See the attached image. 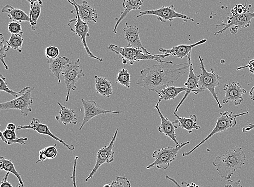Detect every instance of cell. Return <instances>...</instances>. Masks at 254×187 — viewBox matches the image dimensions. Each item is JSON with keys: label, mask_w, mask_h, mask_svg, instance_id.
I'll list each match as a JSON object with an SVG mask.
<instances>
[{"label": "cell", "mask_w": 254, "mask_h": 187, "mask_svg": "<svg viewBox=\"0 0 254 187\" xmlns=\"http://www.w3.org/2000/svg\"><path fill=\"white\" fill-rule=\"evenodd\" d=\"M188 62L175 64L162 61L157 65L141 71L137 85L149 91L160 92L165 87L172 86L181 76L189 71Z\"/></svg>", "instance_id": "6da1fadb"}, {"label": "cell", "mask_w": 254, "mask_h": 187, "mask_svg": "<svg viewBox=\"0 0 254 187\" xmlns=\"http://www.w3.org/2000/svg\"><path fill=\"white\" fill-rule=\"evenodd\" d=\"M246 155L241 148L229 149L222 156H217L213 162L218 174L229 180L234 173L245 165Z\"/></svg>", "instance_id": "7a4b0ae2"}, {"label": "cell", "mask_w": 254, "mask_h": 187, "mask_svg": "<svg viewBox=\"0 0 254 187\" xmlns=\"http://www.w3.org/2000/svg\"><path fill=\"white\" fill-rule=\"evenodd\" d=\"M108 49L120 56L122 59L123 65H127L128 62L130 63L131 65H133L135 62H138L142 60H155L158 62H160L162 60V58H165L170 56L167 55H149L141 50L136 48L129 47L118 46L113 44H109Z\"/></svg>", "instance_id": "3957f363"}, {"label": "cell", "mask_w": 254, "mask_h": 187, "mask_svg": "<svg viewBox=\"0 0 254 187\" xmlns=\"http://www.w3.org/2000/svg\"><path fill=\"white\" fill-rule=\"evenodd\" d=\"M248 114H249V112L238 114H234L233 112L229 113L227 112V111H226V112H221L220 113V116L217 120L216 126L213 130H212L209 135L205 137L202 141L192 150L183 153L182 156L185 157L191 155L194 151H195L217 133L222 132L227 130L230 128L234 127L236 124H237V121H236V118H238L239 116L247 115Z\"/></svg>", "instance_id": "277c9868"}, {"label": "cell", "mask_w": 254, "mask_h": 187, "mask_svg": "<svg viewBox=\"0 0 254 187\" xmlns=\"http://www.w3.org/2000/svg\"><path fill=\"white\" fill-rule=\"evenodd\" d=\"M190 144L188 141L182 143L179 145H176L175 147H167L156 150L152 155L155 161L146 167L147 169L156 167L158 169H162L166 170L170 166V163L176 160L177 154L180 149L185 146Z\"/></svg>", "instance_id": "5b68a950"}, {"label": "cell", "mask_w": 254, "mask_h": 187, "mask_svg": "<svg viewBox=\"0 0 254 187\" xmlns=\"http://www.w3.org/2000/svg\"><path fill=\"white\" fill-rule=\"evenodd\" d=\"M199 60L200 67L202 70V73L199 75V85L200 87L203 88L205 90H208L210 92L215 98L218 108L222 109V106L218 100L215 90L216 87L220 85V81L222 79V77L218 75L212 68L211 69L210 72L206 71L202 57L199 56Z\"/></svg>", "instance_id": "8992f818"}, {"label": "cell", "mask_w": 254, "mask_h": 187, "mask_svg": "<svg viewBox=\"0 0 254 187\" xmlns=\"http://www.w3.org/2000/svg\"><path fill=\"white\" fill-rule=\"evenodd\" d=\"M62 75L67 87L66 101L68 102L70 92L72 90L75 91L77 88L76 83L80 79L86 76L80 66L79 58L74 62L69 63L64 67Z\"/></svg>", "instance_id": "52a82bcc"}, {"label": "cell", "mask_w": 254, "mask_h": 187, "mask_svg": "<svg viewBox=\"0 0 254 187\" xmlns=\"http://www.w3.org/2000/svg\"><path fill=\"white\" fill-rule=\"evenodd\" d=\"M72 13H75L76 14L75 19L70 20L68 22V26L70 30L81 39L82 45H83L84 48L86 50V53L88 56L98 60L100 62H103V60L101 58L98 57L94 55L89 48H88L87 42L86 38L90 36V28L88 26V23L84 22L80 18L78 11L74 8V10L72 11Z\"/></svg>", "instance_id": "ba28073f"}, {"label": "cell", "mask_w": 254, "mask_h": 187, "mask_svg": "<svg viewBox=\"0 0 254 187\" xmlns=\"http://www.w3.org/2000/svg\"><path fill=\"white\" fill-rule=\"evenodd\" d=\"M34 87H31L23 94L10 101L0 104V109L8 110L11 109L20 110L22 115L27 117L29 113L32 112L31 106L33 104L32 91Z\"/></svg>", "instance_id": "9c48e42d"}, {"label": "cell", "mask_w": 254, "mask_h": 187, "mask_svg": "<svg viewBox=\"0 0 254 187\" xmlns=\"http://www.w3.org/2000/svg\"><path fill=\"white\" fill-rule=\"evenodd\" d=\"M147 15L156 16L157 19L162 22H165L168 21H173L176 18L181 19L185 22H187L188 20L194 21V19L190 17L176 12L173 5H169L168 7H162L157 9L140 11L137 17H139Z\"/></svg>", "instance_id": "30bf717a"}, {"label": "cell", "mask_w": 254, "mask_h": 187, "mask_svg": "<svg viewBox=\"0 0 254 187\" xmlns=\"http://www.w3.org/2000/svg\"><path fill=\"white\" fill-rule=\"evenodd\" d=\"M191 54L192 51L189 52L188 56V62L189 66V75L187 82L185 84L187 88V91L184 96H183L180 102L177 104L175 109L174 112L176 113L178 111L182 103L185 102L186 98L190 95L191 92L193 93L195 95H198L199 93L203 92L205 91L203 88L200 87L199 85V75H196L194 72L193 64L191 61Z\"/></svg>", "instance_id": "8fae6325"}, {"label": "cell", "mask_w": 254, "mask_h": 187, "mask_svg": "<svg viewBox=\"0 0 254 187\" xmlns=\"http://www.w3.org/2000/svg\"><path fill=\"white\" fill-rule=\"evenodd\" d=\"M118 132V129L117 128L109 145L99 149L98 151L96 165L89 175L85 179L86 182L93 178L100 166H102L105 163H110L114 161L115 151L113 149Z\"/></svg>", "instance_id": "7c38bea8"}, {"label": "cell", "mask_w": 254, "mask_h": 187, "mask_svg": "<svg viewBox=\"0 0 254 187\" xmlns=\"http://www.w3.org/2000/svg\"><path fill=\"white\" fill-rule=\"evenodd\" d=\"M254 18V13H250V11L242 14H231L227 17V21L226 23L216 26V27L222 26L224 27L221 30L215 32L214 34L216 36L217 34L223 33L232 26H237L239 29L247 28L250 26L252 20Z\"/></svg>", "instance_id": "4fadbf2b"}, {"label": "cell", "mask_w": 254, "mask_h": 187, "mask_svg": "<svg viewBox=\"0 0 254 187\" xmlns=\"http://www.w3.org/2000/svg\"><path fill=\"white\" fill-rule=\"evenodd\" d=\"M223 90L225 93L222 100L223 104H227L230 102L233 103L237 107L243 102V96L247 91L243 89L238 81H233L232 83L224 85Z\"/></svg>", "instance_id": "5bb4252c"}, {"label": "cell", "mask_w": 254, "mask_h": 187, "mask_svg": "<svg viewBox=\"0 0 254 187\" xmlns=\"http://www.w3.org/2000/svg\"><path fill=\"white\" fill-rule=\"evenodd\" d=\"M21 130H32L37 132L43 135L48 136L56 140L57 141L62 144L69 150H74L75 147L73 145H69L65 141H63L61 139L58 138L55 134H53L50 131L48 126L42 124L40 121L37 118H33L30 124L28 125H20L17 127V131Z\"/></svg>", "instance_id": "9a60e30c"}, {"label": "cell", "mask_w": 254, "mask_h": 187, "mask_svg": "<svg viewBox=\"0 0 254 187\" xmlns=\"http://www.w3.org/2000/svg\"><path fill=\"white\" fill-rule=\"evenodd\" d=\"M81 102L84 108V116L82 124L79 128L81 131L84 126L95 117L106 114H120V112L115 111L104 110L98 106L95 101H88L85 99H81Z\"/></svg>", "instance_id": "2e32d148"}, {"label": "cell", "mask_w": 254, "mask_h": 187, "mask_svg": "<svg viewBox=\"0 0 254 187\" xmlns=\"http://www.w3.org/2000/svg\"><path fill=\"white\" fill-rule=\"evenodd\" d=\"M124 38L128 43L127 47L144 51L146 54L151 55L141 43L140 38L139 29L136 26L128 25L126 23V27L123 28Z\"/></svg>", "instance_id": "e0dca14e"}, {"label": "cell", "mask_w": 254, "mask_h": 187, "mask_svg": "<svg viewBox=\"0 0 254 187\" xmlns=\"http://www.w3.org/2000/svg\"><path fill=\"white\" fill-rule=\"evenodd\" d=\"M155 109L157 110L159 116L161 120V124L158 127V130L159 133H163L165 136L170 138L173 140L176 145H179L178 141H177L176 135V130L178 126V120H176L173 122H171L168 118L163 115L159 106H155Z\"/></svg>", "instance_id": "ac0fdd59"}, {"label": "cell", "mask_w": 254, "mask_h": 187, "mask_svg": "<svg viewBox=\"0 0 254 187\" xmlns=\"http://www.w3.org/2000/svg\"><path fill=\"white\" fill-rule=\"evenodd\" d=\"M207 42V39H203L199 42L191 45H180L174 46L171 49H165L163 48L159 49V52H161L163 55L169 54L170 56H176L177 58L183 59V58L188 57L189 52L192 51V49L200 45L203 44Z\"/></svg>", "instance_id": "d6986e66"}, {"label": "cell", "mask_w": 254, "mask_h": 187, "mask_svg": "<svg viewBox=\"0 0 254 187\" xmlns=\"http://www.w3.org/2000/svg\"><path fill=\"white\" fill-rule=\"evenodd\" d=\"M70 1L72 2V5L74 8L78 11L81 20L87 23L91 22L97 23L98 15L97 10L88 4L87 1H83L81 4H78L75 0H70Z\"/></svg>", "instance_id": "ffe728a7"}, {"label": "cell", "mask_w": 254, "mask_h": 187, "mask_svg": "<svg viewBox=\"0 0 254 187\" xmlns=\"http://www.w3.org/2000/svg\"><path fill=\"white\" fill-rule=\"evenodd\" d=\"M60 111L58 115L56 116V120L59 124L67 126L69 124L76 125L78 124L77 115L75 111L66 107L63 106L61 103L58 102Z\"/></svg>", "instance_id": "44dd1931"}, {"label": "cell", "mask_w": 254, "mask_h": 187, "mask_svg": "<svg viewBox=\"0 0 254 187\" xmlns=\"http://www.w3.org/2000/svg\"><path fill=\"white\" fill-rule=\"evenodd\" d=\"M143 5V0H124L122 6L124 10L121 14L119 18L116 19V23L113 32L116 34L118 25L121 21L132 11L138 10L141 9Z\"/></svg>", "instance_id": "7402d4cb"}, {"label": "cell", "mask_w": 254, "mask_h": 187, "mask_svg": "<svg viewBox=\"0 0 254 187\" xmlns=\"http://www.w3.org/2000/svg\"><path fill=\"white\" fill-rule=\"evenodd\" d=\"M186 87H176L174 86L165 87L160 92L157 93L159 99L156 106H159V104L163 101H170L174 100L182 92H186Z\"/></svg>", "instance_id": "603a6c76"}, {"label": "cell", "mask_w": 254, "mask_h": 187, "mask_svg": "<svg viewBox=\"0 0 254 187\" xmlns=\"http://www.w3.org/2000/svg\"><path fill=\"white\" fill-rule=\"evenodd\" d=\"M47 60L49 63L51 71L58 79V83L60 84L61 83L60 75L64 67L69 63V58L66 56H58L55 59L47 58Z\"/></svg>", "instance_id": "cb8c5ba5"}, {"label": "cell", "mask_w": 254, "mask_h": 187, "mask_svg": "<svg viewBox=\"0 0 254 187\" xmlns=\"http://www.w3.org/2000/svg\"><path fill=\"white\" fill-rule=\"evenodd\" d=\"M95 89L103 97H110L113 94V87L107 78L95 76Z\"/></svg>", "instance_id": "d4e9b609"}, {"label": "cell", "mask_w": 254, "mask_h": 187, "mask_svg": "<svg viewBox=\"0 0 254 187\" xmlns=\"http://www.w3.org/2000/svg\"><path fill=\"white\" fill-rule=\"evenodd\" d=\"M174 115L178 120V126L183 129L188 131L189 134L193 133V130H199L201 127L197 124V117L196 115H191L189 118H181L176 112L174 113Z\"/></svg>", "instance_id": "484cf974"}, {"label": "cell", "mask_w": 254, "mask_h": 187, "mask_svg": "<svg viewBox=\"0 0 254 187\" xmlns=\"http://www.w3.org/2000/svg\"><path fill=\"white\" fill-rule=\"evenodd\" d=\"M2 12L7 13L10 20L13 21L21 23L22 22H29V16L19 9H16L11 6L10 5H6L2 9Z\"/></svg>", "instance_id": "4316f807"}, {"label": "cell", "mask_w": 254, "mask_h": 187, "mask_svg": "<svg viewBox=\"0 0 254 187\" xmlns=\"http://www.w3.org/2000/svg\"><path fill=\"white\" fill-rule=\"evenodd\" d=\"M0 170L5 171L12 173L16 177L19 181V183L24 187V183L22 180L21 174L16 171L14 163L12 161L1 157L0 158Z\"/></svg>", "instance_id": "83f0119b"}, {"label": "cell", "mask_w": 254, "mask_h": 187, "mask_svg": "<svg viewBox=\"0 0 254 187\" xmlns=\"http://www.w3.org/2000/svg\"><path fill=\"white\" fill-rule=\"evenodd\" d=\"M42 4L40 2H35L31 5L30 12H29V19H30V26L33 31H36L37 22L41 14Z\"/></svg>", "instance_id": "f1b7e54d"}, {"label": "cell", "mask_w": 254, "mask_h": 187, "mask_svg": "<svg viewBox=\"0 0 254 187\" xmlns=\"http://www.w3.org/2000/svg\"><path fill=\"white\" fill-rule=\"evenodd\" d=\"M6 78L2 74L0 75V91L7 92L9 94L13 96L15 98L19 97L20 95L23 94L29 89H31V86H27L19 92H16L11 90L8 86V84L6 82Z\"/></svg>", "instance_id": "f546056e"}, {"label": "cell", "mask_w": 254, "mask_h": 187, "mask_svg": "<svg viewBox=\"0 0 254 187\" xmlns=\"http://www.w3.org/2000/svg\"><path fill=\"white\" fill-rule=\"evenodd\" d=\"M23 41H24L23 33L17 34H11L10 39L7 42V44L10 49H13L21 53Z\"/></svg>", "instance_id": "4dcf8cb0"}, {"label": "cell", "mask_w": 254, "mask_h": 187, "mask_svg": "<svg viewBox=\"0 0 254 187\" xmlns=\"http://www.w3.org/2000/svg\"><path fill=\"white\" fill-rule=\"evenodd\" d=\"M56 145L57 144H55L54 145L41 149L39 151V160L37 161L36 163L45 161L47 159H55L58 154Z\"/></svg>", "instance_id": "1f68e13d"}, {"label": "cell", "mask_w": 254, "mask_h": 187, "mask_svg": "<svg viewBox=\"0 0 254 187\" xmlns=\"http://www.w3.org/2000/svg\"><path fill=\"white\" fill-rule=\"evenodd\" d=\"M116 83L124 87L130 89L131 84V77L128 70L122 68L117 75Z\"/></svg>", "instance_id": "d6a6232c"}, {"label": "cell", "mask_w": 254, "mask_h": 187, "mask_svg": "<svg viewBox=\"0 0 254 187\" xmlns=\"http://www.w3.org/2000/svg\"><path fill=\"white\" fill-rule=\"evenodd\" d=\"M4 41L5 39L3 34H0V60H1L5 69L8 70L9 67L5 61V58L7 57L5 52L8 51L10 48L9 47L7 44H4Z\"/></svg>", "instance_id": "836d02e7"}, {"label": "cell", "mask_w": 254, "mask_h": 187, "mask_svg": "<svg viewBox=\"0 0 254 187\" xmlns=\"http://www.w3.org/2000/svg\"><path fill=\"white\" fill-rule=\"evenodd\" d=\"M112 187H131L129 180L124 177H117L116 180L112 181Z\"/></svg>", "instance_id": "e575fe53"}, {"label": "cell", "mask_w": 254, "mask_h": 187, "mask_svg": "<svg viewBox=\"0 0 254 187\" xmlns=\"http://www.w3.org/2000/svg\"><path fill=\"white\" fill-rule=\"evenodd\" d=\"M45 54L47 58L49 59H55L59 56L60 52L59 49L55 46H50L45 50Z\"/></svg>", "instance_id": "d590c367"}, {"label": "cell", "mask_w": 254, "mask_h": 187, "mask_svg": "<svg viewBox=\"0 0 254 187\" xmlns=\"http://www.w3.org/2000/svg\"><path fill=\"white\" fill-rule=\"evenodd\" d=\"M0 137L2 140V141L4 140H9V141H14V140L18 139L17 138L16 131H11L9 130H5L4 132L0 131Z\"/></svg>", "instance_id": "8d00e7d4"}, {"label": "cell", "mask_w": 254, "mask_h": 187, "mask_svg": "<svg viewBox=\"0 0 254 187\" xmlns=\"http://www.w3.org/2000/svg\"><path fill=\"white\" fill-rule=\"evenodd\" d=\"M8 31L10 33L13 34H17L23 33L22 31L21 23L18 22L12 21L9 23Z\"/></svg>", "instance_id": "74e56055"}, {"label": "cell", "mask_w": 254, "mask_h": 187, "mask_svg": "<svg viewBox=\"0 0 254 187\" xmlns=\"http://www.w3.org/2000/svg\"><path fill=\"white\" fill-rule=\"evenodd\" d=\"M250 7H247L246 4L244 5L242 4L236 5L230 11L231 14H242L246 13L249 11Z\"/></svg>", "instance_id": "f35d334b"}, {"label": "cell", "mask_w": 254, "mask_h": 187, "mask_svg": "<svg viewBox=\"0 0 254 187\" xmlns=\"http://www.w3.org/2000/svg\"><path fill=\"white\" fill-rule=\"evenodd\" d=\"M166 179L170 180L171 181H172V182L176 185L177 187H183L181 185H179V184L177 183L174 179L170 178L169 176H168V175H167ZM182 184H185L186 185V187H203L201 186L198 185L196 184H194L193 183L189 184L186 182H182Z\"/></svg>", "instance_id": "ab89813d"}, {"label": "cell", "mask_w": 254, "mask_h": 187, "mask_svg": "<svg viewBox=\"0 0 254 187\" xmlns=\"http://www.w3.org/2000/svg\"><path fill=\"white\" fill-rule=\"evenodd\" d=\"M79 159L78 156H76L74 160V166H73V170L72 176L71 177V179L73 181V184L74 187H78L77 184H76V167H77V163Z\"/></svg>", "instance_id": "60d3db41"}, {"label": "cell", "mask_w": 254, "mask_h": 187, "mask_svg": "<svg viewBox=\"0 0 254 187\" xmlns=\"http://www.w3.org/2000/svg\"><path fill=\"white\" fill-rule=\"evenodd\" d=\"M245 68H248L251 73L254 74V59H252L249 62H248L247 65L238 68L237 71H239V70Z\"/></svg>", "instance_id": "b9f144b4"}, {"label": "cell", "mask_w": 254, "mask_h": 187, "mask_svg": "<svg viewBox=\"0 0 254 187\" xmlns=\"http://www.w3.org/2000/svg\"><path fill=\"white\" fill-rule=\"evenodd\" d=\"M227 181L228 183L223 187H243L241 184V181L240 180L236 181L229 180Z\"/></svg>", "instance_id": "7bdbcfd3"}, {"label": "cell", "mask_w": 254, "mask_h": 187, "mask_svg": "<svg viewBox=\"0 0 254 187\" xmlns=\"http://www.w3.org/2000/svg\"><path fill=\"white\" fill-rule=\"evenodd\" d=\"M9 172H7L5 176L4 177L2 181L1 187H13L12 184H11L10 181L8 180V177L9 175Z\"/></svg>", "instance_id": "ee69618b"}, {"label": "cell", "mask_w": 254, "mask_h": 187, "mask_svg": "<svg viewBox=\"0 0 254 187\" xmlns=\"http://www.w3.org/2000/svg\"><path fill=\"white\" fill-rule=\"evenodd\" d=\"M254 129V124H250L247 125L246 127L242 128V131L244 133L249 132Z\"/></svg>", "instance_id": "f6af8a7d"}, {"label": "cell", "mask_w": 254, "mask_h": 187, "mask_svg": "<svg viewBox=\"0 0 254 187\" xmlns=\"http://www.w3.org/2000/svg\"><path fill=\"white\" fill-rule=\"evenodd\" d=\"M6 129L16 131H17V127L14 124H13V123H9L7 126Z\"/></svg>", "instance_id": "bcb514c9"}, {"label": "cell", "mask_w": 254, "mask_h": 187, "mask_svg": "<svg viewBox=\"0 0 254 187\" xmlns=\"http://www.w3.org/2000/svg\"><path fill=\"white\" fill-rule=\"evenodd\" d=\"M239 28L237 26H232L230 28V32L233 34L238 33Z\"/></svg>", "instance_id": "7dc6e473"}, {"label": "cell", "mask_w": 254, "mask_h": 187, "mask_svg": "<svg viewBox=\"0 0 254 187\" xmlns=\"http://www.w3.org/2000/svg\"><path fill=\"white\" fill-rule=\"evenodd\" d=\"M249 95L251 98V100L254 101V86L252 87L251 90L249 92Z\"/></svg>", "instance_id": "c3c4849f"}, {"label": "cell", "mask_w": 254, "mask_h": 187, "mask_svg": "<svg viewBox=\"0 0 254 187\" xmlns=\"http://www.w3.org/2000/svg\"><path fill=\"white\" fill-rule=\"evenodd\" d=\"M27 2L30 4V5H32L33 4V3H34L35 2H40L41 4L43 5V1L42 0H27Z\"/></svg>", "instance_id": "681fc988"}, {"label": "cell", "mask_w": 254, "mask_h": 187, "mask_svg": "<svg viewBox=\"0 0 254 187\" xmlns=\"http://www.w3.org/2000/svg\"><path fill=\"white\" fill-rule=\"evenodd\" d=\"M103 187H112L111 184H106L104 185Z\"/></svg>", "instance_id": "f907efd6"}, {"label": "cell", "mask_w": 254, "mask_h": 187, "mask_svg": "<svg viewBox=\"0 0 254 187\" xmlns=\"http://www.w3.org/2000/svg\"><path fill=\"white\" fill-rule=\"evenodd\" d=\"M16 187H23L20 184L17 185Z\"/></svg>", "instance_id": "816d5d0a"}, {"label": "cell", "mask_w": 254, "mask_h": 187, "mask_svg": "<svg viewBox=\"0 0 254 187\" xmlns=\"http://www.w3.org/2000/svg\"><path fill=\"white\" fill-rule=\"evenodd\" d=\"M67 1L70 4H73L72 2H71V1H70V0H67Z\"/></svg>", "instance_id": "f5cc1de1"}, {"label": "cell", "mask_w": 254, "mask_h": 187, "mask_svg": "<svg viewBox=\"0 0 254 187\" xmlns=\"http://www.w3.org/2000/svg\"><path fill=\"white\" fill-rule=\"evenodd\" d=\"M221 63H222V64H224V63H225V61L222 60V61H221Z\"/></svg>", "instance_id": "db71d44e"}]
</instances>
